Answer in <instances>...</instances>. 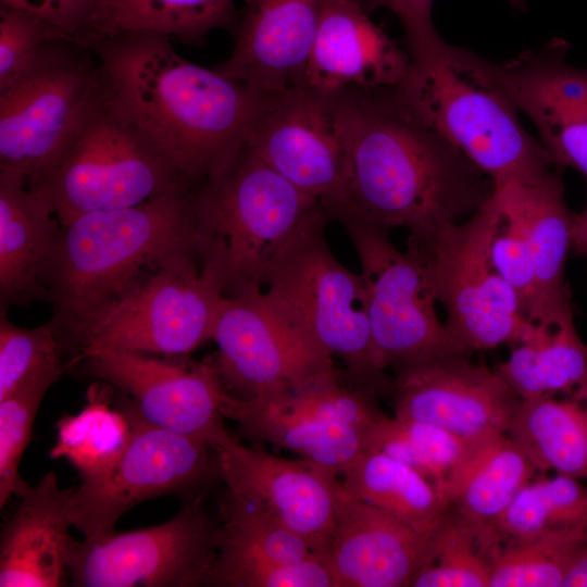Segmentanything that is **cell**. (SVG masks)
<instances>
[{"label": "cell", "instance_id": "6da1fadb", "mask_svg": "<svg viewBox=\"0 0 587 587\" xmlns=\"http://www.w3.org/2000/svg\"><path fill=\"white\" fill-rule=\"evenodd\" d=\"M171 39L128 32L87 48L113 109L198 186L236 158L268 95L184 59Z\"/></svg>", "mask_w": 587, "mask_h": 587}, {"label": "cell", "instance_id": "7a4b0ae2", "mask_svg": "<svg viewBox=\"0 0 587 587\" xmlns=\"http://www.w3.org/2000/svg\"><path fill=\"white\" fill-rule=\"evenodd\" d=\"M351 93L349 172L327 214L346 210L387 230L404 227L408 246L423 247L491 197L494 180L416 120L395 87Z\"/></svg>", "mask_w": 587, "mask_h": 587}, {"label": "cell", "instance_id": "3957f363", "mask_svg": "<svg viewBox=\"0 0 587 587\" xmlns=\"http://www.w3.org/2000/svg\"><path fill=\"white\" fill-rule=\"evenodd\" d=\"M193 190L175 188L132 207L79 215L62 226L48 301L63 349L72 352L68 363L113 303L164 263L198 253Z\"/></svg>", "mask_w": 587, "mask_h": 587}, {"label": "cell", "instance_id": "277c9868", "mask_svg": "<svg viewBox=\"0 0 587 587\" xmlns=\"http://www.w3.org/2000/svg\"><path fill=\"white\" fill-rule=\"evenodd\" d=\"M408 71L396 86L423 125L460 149L496 186L534 184L557 167L521 124L489 62L438 33L407 43Z\"/></svg>", "mask_w": 587, "mask_h": 587}, {"label": "cell", "instance_id": "5b68a950", "mask_svg": "<svg viewBox=\"0 0 587 587\" xmlns=\"http://www.w3.org/2000/svg\"><path fill=\"white\" fill-rule=\"evenodd\" d=\"M197 248L223 296L263 290L280 255L310 226L330 221L323 203L245 143L220 173L195 187Z\"/></svg>", "mask_w": 587, "mask_h": 587}, {"label": "cell", "instance_id": "8992f818", "mask_svg": "<svg viewBox=\"0 0 587 587\" xmlns=\"http://www.w3.org/2000/svg\"><path fill=\"white\" fill-rule=\"evenodd\" d=\"M184 186L193 185L113 109L100 78L48 164L27 184L62 226L89 212L132 207Z\"/></svg>", "mask_w": 587, "mask_h": 587}, {"label": "cell", "instance_id": "52a82bcc", "mask_svg": "<svg viewBox=\"0 0 587 587\" xmlns=\"http://www.w3.org/2000/svg\"><path fill=\"white\" fill-rule=\"evenodd\" d=\"M328 222L313 224L289 246L262 291L309 340L342 363L352 387L375 398L392 396L394 378L373 344L361 275L334 257L324 234Z\"/></svg>", "mask_w": 587, "mask_h": 587}, {"label": "cell", "instance_id": "ba28073f", "mask_svg": "<svg viewBox=\"0 0 587 587\" xmlns=\"http://www.w3.org/2000/svg\"><path fill=\"white\" fill-rule=\"evenodd\" d=\"M328 215L344 227L358 253L380 365L396 375L440 358L469 355L437 314L422 253L411 247L399 250L389 230L349 211L333 210Z\"/></svg>", "mask_w": 587, "mask_h": 587}, {"label": "cell", "instance_id": "9c48e42d", "mask_svg": "<svg viewBox=\"0 0 587 587\" xmlns=\"http://www.w3.org/2000/svg\"><path fill=\"white\" fill-rule=\"evenodd\" d=\"M500 215L496 189L487 202L462 222L441 229L419 250L446 327L469 355L515 345L530 328L521 303L498 274L490 242Z\"/></svg>", "mask_w": 587, "mask_h": 587}, {"label": "cell", "instance_id": "30bf717a", "mask_svg": "<svg viewBox=\"0 0 587 587\" xmlns=\"http://www.w3.org/2000/svg\"><path fill=\"white\" fill-rule=\"evenodd\" d=\"M115 400L130 421L132 435L102 477L75 489L72 521L85 539L114 532L121 516L143 501L161 496L205 497L222 480L216 449L150 424L122 391Z\"/></svg>", "mask_w": 587, "mask_h": 587}, {"label": "cell", "instance_id": "8fae6325", "mask_svg": "<svg viewBox=\"0 0 587 587\" xmlns=\"http://www.w3.org/2000/svg\"><path fill=\"white\" fill-rule=\"evenodd\" d=\"M222 297L198 253L173 259L97 319L67 366L105 350L187 357L212 340Z\"/></svg>", "mask_w": 587, "mask_h": 587}, {"label": "cell", "instance_id": "7c38bea8", "mask_svg": "<svg viewBox=\"0 0 587 587\" xmlns=\"http://www.w3.org/2000/svg\"><path fill=\"white\" fill-rule=\"evenodd\" d=\"M204 496L186 500L168 521L96 539H72L68 582L75 587L204 586L220 546V524Z\"/></svg>", "mask_w": 587, "mask_h": 587}, {"label": "cell", "instance_id": "4fadbf2b", "mask_svg": "<svg viewBox=\"0 0 587 587\" xmlns=\"http://www.w3.org/2000/svg\"><path fill=\"white\" fill-rule=\"evenodd\" d=\"M352 112L351 90L325 93L299 86L268 95L246 143L326 209L346 187Z\"/></svg>", "mask_w": 587, "mask_h": 587}, {"label": "cell", "instance_id": "5bb4252c", "mask_svg": "<svg viewBox=\"0 0 587 587\" xmlns=\"http://www.w3.org/2000/svg\"><path fill=\"white\" fill-rule=\"evenodd\" d=\"M92 51L57 39L22 78L0 91V171L33 182L70 132L99 84Z\"/></svg>", "mask_w": 587, "mask_h": 587}, {"label": "cell", "instance_id": "9a60e30c", "mask_svg": "<svg viewBox=\"0 0 587 587\" xmlns=\"http://www.w3.org/2000/svg\"><path fill=\"white\" fill-rule=\"evenodd\" d=\"M212 340L222 385L238 399L300 386L337 369L262 290L223 296Z\"/></svg>", "mask_w": 587, "mask_h": 587}, {"label": "cell", "instance_id": "2e32d148", "mask_svg": "<svg viewBox=\"0 0 587 587\" xmlns=\"http://www.w3.org/2000/svg\"><path fill=\"white\" fill-rule=\"evenodd\" d=\"M80 362L92 377L127 395L150 424L216 450L234 439L225 427L228 394L214 354L195 362L186 357L105 350Z\"/></svg>", "mask_w": 587, "mask_h": 587}, {"label": "cell", "instance_id": "e0dca14e", "mask_svg": "<svg viewBox=\"0 0 587 587\" xmlns=\"http://www.w3.org/2000/svg\"><path fill=\"white\" fill-rule=\"evenodd\" d=\"M394 416L478 442L507 434L521 398L496 370L469 355L440 358L394 375Z\"/></svg>", "mask_w": 587, "mask_h": 587}, {"label": "cell", "instance_id": "ac0fdd59", "mask_svg": "<svg viewBox=\"0 0 587 587\" xmlns=\"http://www.w3.org/2000/svg\"><path fill=\"white\" fill-rule=\"evenodd\" d=\"M225 491L251 503L325 553L334 530L341 482L304 459H286L235 438L217 449Z\"/></svg>", "mask_w": 587, "mask_h": 587}, {"label": "cell", "instance_id": "d6986e66", "mask_svg": "<svg viewBox=\"0 0 587 587\" xmlns=\"http://www.w3.org/2000/svg\"><path fill=\"white\" fill-rule=\"evenodd\" d=\"M569 49L567 40L553 38L492 67L516 109L534 123L552 164L587 180V67L569 63Z\"/></svg>", "mask_w": 587, "mask_h": 587}, {"label": "cell", "instance_id": "ffe728a7", "mask_svg": "<svg viewBox=\"0 0 587 587\" xmlns=\"http://www.w3.org/2000/svg\"><path fill=\"white\" fill-rule=\"evenodd\" d=\"M327 0H245L234 48L213 68L264 95L302 86Z\"/></svg>", "mask_w": 587, "mask_h": 587}, {"label": "cell", "instance_id": "44dd1931", "mask_svg": "<svg viewBox=\"0 0 587 587\" xmlns=\"http://www.w3.org/2000/svg\"><path fill=\"white\" fill-rule=\"evenodd\" d=\"M430 537L341 486L324 554L336 587H408L427 560Z\"/></svg>", "mask_w": 587, "mask_h": 587}, {"label": "cell", "instance_id": "7402d4cb", "mask_svg": "<svg viewBox=\"0 0 587 587\" xmlns=\"http://www.w3.org/2000/svg\"><path fill=\"white\" fill-rule=\"evenodd\" d=\"M409 62L359 0H327L302 86L325 93L394 88Z\"/></svg>", "mask_w": 587, "mask_h": 587}, {"label": "cell", "instance_id": "603a6c76", "mask_svg": "<svg viewBox=\"0 0 587 587\" xmlns=\"http://www.w3.org/2000/svg\"><path fill=\"white\" fill-rule=\"evenodd\" d=\"M75 489L61 488L51 471L20 496L0 533V587L67 584Z\"/></svg>", "mask_w": 587, "mask_h": 587}, {"label": "cell", "instance_id": "cb8c5ba5", "mask_svg": "<svg viewBox=\"0 0 587 587\" xmlns=\"http://www.w3.org/2000/svg\"><path fill=\"white\" fill-rule=\"evenodd\" d=\"M62 225L26 178L0 171L1 308L49 300Z\"/></svg>", "mask_w": 587, "mask_h": 587}, {"label": "cell", "instance_id": "d4e9b609", "mask_svg": "<svg viewBox=\"0 0 587 587\" xmlns=\"http://www.w3.org/2000/svg\"><path fill=\"white\" fill-rule=\"evenodd\" d=\"M504 209L528 245L540 289L538 322L572 311L565 264L572 251L574 213L565 200L562 170L534 184L496 186Z\"/></svg>", "mask_w": 587, "mask_h": 587}, {"label": "cell", "instance_id": "484cf974", "mask_svg": "<svg viewBox=\"0 0 587 587\" xmlns=\"http://www.w3.org/2000/svg\"><path fill=\"white\" fill-rule=\"evenodd\" d=\"M223 411L251 441L288 450L338 476L365 451L364 433L298 410L275 392L228 395Z\"/></svg>", "mask_w": 587, "mask_h": 587}, {"label": "cell", "instance_id": "4316f807", "mask_svg": "<svg viewBox=\"0 0 587 587\" xmlns=\"http://www.w3.org/2000/svg\"><path fill=\"white\" fill-rule=\"evenodd\" d=\"M536 472L507 434L496 435L472 446L442 497L451 512L494 539L496 523Z\"/></svg>", "mask_w": 587, "mask_h": 587}, {"label": "cell", "instance_id": "83f0119b", "mask_svg": "<svg viewBox=\"0 0 587 587\" xmlns=\"http://www.w3.org/2000/svg\"><path fill=\"white\" fill-rule=\"evenodd\" d=\"M496 371L521 400L587 390V345L577 333L573 311L532 323Z\"/></svg>", "mask_w": 587, "mask_h": 587}, {"label": "cell", "instance_id": "f1b7e54d", "mask_svg": "<svg viewBox=\"0 0 587 587\" xmlns=\"http://www.w3.org/2000/svg\"><path fill=\"white\" fill-rule=\"evenodd\" d=\"M507 435L536 471L583 478L587 442V390L559 398L521 400Z\"/></svg>", "mask_w": 587, "mask_h": 587}, {"label": "cell", "instance_id": "f546056e", "mask_svg": "<svg viewBox=\"0 0 587 587\" xmlns=\"http://www.w3.org/2000/svg\"><path fill=\"white\" fill-rule=\"evenodd\" d=\"M342 476L346 494L423 534L432 535L448 511L444 497L429 480L378 451H364Z\"/></svg>", "mask_w": 587, "mask_h": 587}, {"label": "cell", "instance_id": "4dcf8cb0", "mask_svg": "<svg viewBox=\"0 0 587 587\" xmlns=\"http://www.w3.org/2000/svg\"><path fill=\"white\" fill-rule=\"evenodd\" d=\"M114 386L102 380L90 385L86 404L76 414H64L55 424L51 459H63L76 470L80 483L102 477L124 452L132 424L116 402Z\"/></svg>", "mask_w": 587, "mask_h": 587}, {"label": "cell", "instance_id": "1f68e13d", "mask_svg": "<svg viewBox=\"0 0 587 587\" xmlns=\"http://www.w3.org/2000/svg\"><path fill=\"white\" fill-rule=\"evenodd\" d=\"M236 18L234 0H109L92 40L151 32L200 43L214 29H233Z\"/></svg>", "mask_w": 587, "mask_h": 587}, {"label": "cell", "instance_id": "d6a6232c", "mask_svg": "<svg viewBox=\"0 0 587 587\" xmlns=\"http://www.w3.org/2000/svg\"><path fill=\"white\" fill-rule=\"evenodd\" d=\"M587 532V488L578 478L557 474L533 479L496 523L497 550L553 532Z\"/></svg>", "mask_w": 587, "mask_h": 587}, {"label": "cell", "instance_id": "836d02e7", "mask_svg": "<svg viewBox=\"0 0 587 587\" xmlns=\"http://www.w3.org/2000/svg\"><path fill=\"white\" fill-rule=\"evenodd\" d=\"M474 444L432 424L384 415L367 433L365 451L385 453L412 467L442 496Z\"/></svg>", "mask_w": 587, "mask_h": 587}, {"label": "cell", "instance_id": "e575fe53", "mask_svg": "<svg viewBox=\"0 0 587 587\" xmlns=\"http://www.w3.org/2000/svg\"><path fill=\"white\" fill-rule=\"evenodd\" d=\"M495 552L489 535L448 509L411 587H489Z\"/></svg>", "mask_w": 587, "mask_h": 587}, {"label": "cell", "instance_id": "d590c367", "mask_svg": "<svg viewBox=\"0 0 587 587\" xmlns=\"http://www.w3.org/2000/svg\"><path fill=\"white\" fill-rule=\"evenodd\" d=\"M587 532H553L500 547L489 587H562Z\"/></svg>", "mask_w": 587, "mask_h": 587}, {"label": "cell", "instance_id": "8d00e7d4", "mask_svg": "<svg viewBox=\"0 0 587 587\" xmlns=\"http://www.w3.org/2000/svg\"><path fill=\"white\" fill-rule=\"evenodd\" d=\"M218 551L292 563L313 551L299 535L264 510L224 490L220 501Z\"/></svg>", "mask_w": 587, "mask_h": 587}, {"label": "cell", "instance_id": "74e56055", "mask_svg": "<svg viewBox=\"0 0 587 587\" xmlns=\"http://www.w3.org/2000/svg\"><path fill=\"white\" fill-rule=\"evenodd\" d=\"M64 349L52 321L35 328L20 327L0 316V400L46 375L61 376Z\"/></svg>", "mask_w": 587, "mask_h": 587}, {"label": "cell", "instance_id": "f35d334b", "mask_svg": "<svg viewBox=\"0 0 587 587\" xmlns=\"http://www.w3.org/2000/svg\"><path fill=\"white\" fill-rule=\"evenodd\" d=\"M204 586L336 587L324 553L312 552L292 563L218 551Z\"/></svg>", "mask_w": 587, "mask_h": 587}, {"label": "cell", "instance_id": "ab89813d", "mask_svg": "<svg viewBox=\"0 0 587 587\" xmlns=\"http://www.w3.org/2000/svg\"><path fill=\"white\" fill-rule=\"evenodd\" d=\"M46 375L22 386L0 400V508L9 499L23 495L30 486L20 475V464L32 438V429L40 403L59 379Z\"/></svg>", "mask_w": 587, "mask_h": 587}, {"label": "cell", "instance_id": "60d3db41", "mask_svg": "<svg viewBox=\"0 0 587 587\" xmlns=\"http://www.w3.org/2000/svg\"><path fill=\"white\" fill-rule=\"evenodd\" d=\"M500 203V215L490 242L494 267L517 297L530 322L541 315V298L534 261L526 239L512 215Z\"/></svg>", "mask_w": 587, "mask_h": 587}, {"label": "cell", "instance_id": "b9f144b4", "mask_svg": "<svg viewBox=\"0 0 587 587\" xmlns=\"http://www.w3.org/2000/svg\"><path fill=\"white\" fill-rule=\"evenodd\" d=\"M62 38L71 39L30 14L0 5V91L27 74L49 45Z\"/></svg>", "mask_w": 587, "mask_h": 587}, {"label": "cell", "instance_id": "7bdbcfd3", "mask_svg": "<svg viewBox=\"0 0 587 587\" xmlns=\"http://www.w3.org/2000/svg\"><path fill=\"white\" fill-rule=\"evenodd\" d=\"M109 0H0L1 7L30 14L87 47Z\"/></svg>", "mask_w": 587, "mask_h": 587}, {"label": "cell", "instance_id": "ee69618b", "mask_svg": "<svg viewBox=\"0 0 587 587\" xmlns=\"http://www.w3.org/2000/svg\"><path fill=\"white\" fill-rule=\"evenodd\" d=\"M365 10L384 7L395 13L400 20L407 42L421 40L437 33L433 18L434 0H359ZM521 11L526 10V0H507Z\"/></svg>", "mask_w": 587, "mask_h": 587}, {"label": "cell", "instance_id": "f6af8a7d", "mask_svg": "<svg viewBox=\"0 0 587 587\" xmlns=\"http://www.w3.org/2000/svg\"><path fill=\"white\" fill-rule=\"evenodd\" d=\"M572 251L587 257V203L579 213H574L572 229Z\"/></svg>", "mask_w": 587, "mask_h": 587}, {"label": "cell", "instance_id": "bcb514c9", "mask_svg": "<svg viewBox=\"0 0 587 587\" xmlns=\"http://www.w3.org/2000/svg\"><path fill=\"white\" fill-rule=\"evenodd\" d=\"M562 587H587V545L574 560Z\"/></svg>", "mask_w": 587, "mask_h": 587}, {"label": "cell", "instance_id": "7dc6e473", "mask_svg": "<svg viewBox=\"0 0 587 587\" xmlns=\"http://www.w3.org/2000/svg\"><path fill=\"white\" fill-rule=\"evenodd\" d=\"M583 478L587 480V442H586V453H585V472H584Z\"/></svg>", "mask_w": 587, "mask_h": 587}]
</instances>
